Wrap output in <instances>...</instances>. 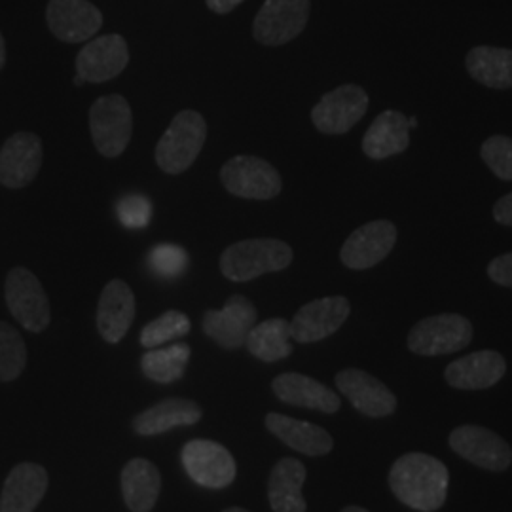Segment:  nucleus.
<instances>
[{"mask_svg": "<svg viewBox=\"0 0 512 512\" xmlns=\"http://www.w3.org/2000/svg\"><path fill=\"white\" fill-rule=\"evenodd\" d=\"M450 486L448 467L429 454L410 452L389 471V488L408 509L435 512L446 503Z\"/></svg>", "mask_w": 512, "mask_h": 512, "instance_id": "f257e3e1", "label": "nucleus"}, {"mask_svg": "<svg viewBox=\"0 0 512 512\" xmlns=\"http://www.w3.org/2000/svg\"><path fill=\"white\" fill-rule=\"evenodd\" d=\"M293 258V247L281 239H245L226 247L220 256V272L230 281L245 283L289 268Z\"/></svg>", "mask_w": 512, "mask_h": 512, "instance_id": "f03ea898", "label": "nucleus"}, {"mask_svg": "<svg viewBox=\"0 0 512 512\" xmlns=\"http://www.w3.org/2000/svg\"><path fill=\"white\" fill-rule=\"evenodd\" d=\"M207 124L198 110H181L156 145V164L167 175H181L200 156Z\"/></svg>", "mask_w": 512, "mask_h": 512, "instance_id": "7ed1b4c3", "label": "nucleus"}, {"mask_svg": "<svg viewBox=\"0 0 512 512\" xmlns=\"http://www.w3.org/2000/svg\"><path fill=\"white\" fill-rule=\"evenodd\" d=\"M473 340V325L459 313H440L427 319L410 330L408 349L421 357H435L456 353L467 348Z\"/></svg>", "mask_w": 512, "mask_h": 512, "instance_id": "20e7f679", "label": "nucleus"}, {"mask_svg": "<svg viewBox=\"0 0 512 512\" xmlns=\"http://www.w3.org/2000/svg\"><path fill=\"white\" fill-rule=\"evenodd\" d=\"M133 114L128 99L112 93L99 97L90 110L93 145L105 158H118L129 145Z\"/></svg>", "mask_w": 512, "mask_h": 512, "instance_id": "39448f33", "label": "nucleus"}, {"mask_svg": "<svg viewBox=\"0 0 512 512\" xmlns=\"http://www.w3.org/2000/svg\"><path fill=\"white\" fill-rule=\"evenodd\" d=\"M4 296L8 310L19 325L29 332H42L52 321L50 300L37 275L18 266L10 270L4 285Z\"/></svg>", "mask_w": 512, "mask_h": 512, "instance_id": "423d86ee", "label": "nucleus"}, {"mask_svg": "<svg viewBox=\"0 0 512 512\" xmlns=\"http://www.w3.org/2000/svg\"><path fill=\"white\" fill-rule=\"evenodd\" d=\"M224 188L245 200H272L281 194L283 181L274 165L256 156H234L220 169Z\"/></svg>", "mask_w": 512, "mask_h": 512, "instance_id": "0eeeda50", "label": "nucleus"}, {"mask_svg": "<svg viewBox=\"0 0 512 512\" xmlns=\"http://www.w3.org/2000/svg\"><path fill=\"white\" fill-rule=\"evenodd\" d=\"M184 471L198 486L222 490L238 475L236 459L215 440L196 439L184 444L181 452Z\"/></svg>", "mask_w": 512, "mask_h": 512, "instance_id": "6e6552de", "label": "nucleus"}, {"mask_svg": "<svg viewBox=\"0 0 512 512\" xmlns=\"http://www.w3.org/2000/svg\"><path fill=\"white\" fill-rule=\"evenodd\" d=\"M310 12L311 0H266L256 14L253 35L264 46H283L306 29Z\"/></svg>", "mask_w": 512, "mask_h": 512, "instance_id": "1a4fd4ad", "label": "nucleus"}, {"mask_svg": "<svg viewBox=\"0 0 512 512\" xmlns=\"http://www.w3.org/2000/svg\"><path fill=\"white\" fill-rule=\"evenodd\" d=\"M368 93L357 84H344L321 97L311 110L315 128L325 135H344L368 110Z\"/></svg>", "mask_w": 512, "mask_h": 512, "instance_id": "9d476101", "label": "nucleus"}, {"mask_svg": "<svg viewBox=\"0 0 512 512\" xmlns=\"http://www.w3.org/2000/svg\"><path fill=\"white\" fill-rule=\"evenodd\" d=\"M448 442L458 456L486 471L501 473L511 467L512 450L509 442L486 427L461 425L452 431Z\"/></svg>", "mask_w": 512, "mask_h": 512, "instance_id": "9b49d317", "label": "nucleus"}, {"mask_svg": "<svg viewBox=\"0 0 512 512\" xmlns=\"http://www.w3.org/2000/svg\"><path fill=\"white\" fill-rule=\"evenodd\" d=\"M351 304L346 296H325L296 311L291 338L298 344H313L329 338L348 321Z\"/></svg>", "mask_w": 512, "mask_h": 512, "instance_id": "f8f14e48", "label": "nucleus"}, {"mask_svg": "<svg viewBox=\"0 0 512 512\" xmlns=\"http://www.w3.org/2000/svg\"><path fill=\"white\" fill-rule=\"evenodd\" d=\"M397 243V226L389 220H372L357 228L342 245L340 260L349 270H368L380 264Z\"/></svg>", "mask_w": 512, "mask_h": 512, "instance_id": "ddd939ff", "label": "nucleus"}, {"mask_svg": "<svg viewBox=\"0 0 512 512\" xmlns=\"http://www.w3.org/2000/svg\"><path fill=\"white\" fill-rule=\"evenodd\" d=\"M255 325L256 308L241 294L230 296L222 310H207L203 315V332L224 349L243 348Z\"/></svg>", "mask_w": 512, "mask_h": 512, "instance_id": "4468645a", "label": "nucleus"}, {"mask_svg": "<svg viewBox=\"0 0 512 512\" xmlns=\"http://www.w3.org/2000/svg\"><path fill=\"white\" fill-rule=\"evenodd\" d=\"M42 165V141L35 133L18 131L0 148V184L18 190L33 183Z\"/></svg>", "mask_w": 512, "mask_h": 512, "instance_id": "2eb2a0df", "label": "nucleus"}, {"mask_svg": "<svg viewBox=\"0 0 512 512\" xmlns=\"http://www.w3.org/2000/svg\"><path fill=\"white\" fill-rule=\"evenodd\" d=\"M46 21L54 37L69 44H78L99 33L103 14L90 0H50Z\"/></svg>", "mask_w": 512, "mask_h": 512, "instance_id": "dca6fc26", "label": "nucleus"}, {"mask_svg": "<svg viewBox=\"0 0 512 512\" xmlns=\"http://www.w3.org/2000/svg\"><path fill=\"white\" fill-rule=\"evenodd\" d=\"M129 63V48L122 35H105L90 40L76 57V74L86 82H107L124 73Z\"/></svg>", "mask_w": 512, "mask_h": 512, "instance_id": "f3484780", "label": "nucleus"}, {"mask_svg": "<svg viewBox=\"0 0 512 512\" xmlns=\"http://www.w3.org/2000/svg\"><path fill=\"white\" fill-rule=\"evenodd\" d=\"M336 385L355 410L370 418H385L397 410V397L376 376L359 368H346L336 374Z\"/></svg>", "mask_w": 512, "mask_h": 512, "instance_id": "a211bd4d", "label": "nucleus"}, {"mask_svg": "<svg viewBox=\"0 0 512 512\" xmlns=\"http://www.w3.org/2000/svg\"><path fill=\"white\" fill-rule=\"evenodd\" d=\"M135 319V296L128 283L112 279L99 298L97 306V329L105 342L118 344Z\"/></svg>", "mask_w": 512, "mask_h": 512, "instance_id": "6ab92c4d", "label": "nucleus"}, {"mask_svg": "<svg viewBox=\"0 0 512 512\" xmlns=\"http://www.w3.org/2000/svg\"><path fill=\"white\" fill-rule=\"evenodd\" d=\"M507 372V361L497 351H475L458 361H452L444 370L446 382L463 391L488 389L497 384Z\"/></svg>", "mask_w": 512, "mask_h": 512, "instance_id": "aec40b11", "label": "nucleus"}, {"mask_svg": "<svg viewBox=\"0 0 512 512\" xmlns=\"http://www.w3.org/2000/svg\"><path fill=\"white\" fill-rule=\"evenodd\" d=\"M46 490V469L37 463H19L4 482L0 512H35Z\"/></svg>", "mask_w": 512, "mask_h": 512, "instance_id": "412c9836", "label": "nucleus"}, {"mask_svg": "<svg viewBox=\"0 0 512 512\" xmlns=\"http://www.w3.org/2000/svg\"><path fill=\"white\" fill-rule=\"evenodd\" d=\"M272 389L281 403L298 406V408L319 410L323 414H336L342 406L340 397L334 391H330L327 385L296 372L277 376Z\"/></svg>", "mask_w": 512, "mask_h": 512, "instance_id": "4be33fe9", "label": "nucleus"}, {"mask_svg": "<svg viewBox=\"0 0 512 512\" xmlns=\"http://www.w3.org/2000/svg\"><path fill=\"white\" fill-rule=\"evenodd\" d=\"M266 429L296 452L311 458L327 456L334 446L329 431L323 427L313 425L310 421L294 420L277 412L266 416Z\"/></svg>", "mask_w": 512, "mask_h": 512, "instance_id": "5701e85b", "label": "nucleus"}, {"mask_svg": "<svg viewBox=\"0 0 512 512\" xmlns=\"http://www.w3.org/2000/svg\"><path fill=\"white\" fill-rule=\"evenodd\" d=\"M408 116L397 110H384L366 129L363 152L370 160H385L410 147Z\"/></svg>", "mask_w": 512, "mask_h": 512, "instance_id": "b1692460", "label": "nucleus"}, {"mask_svg": "<svg viewBox=\"0 0 512 512\" xmlns=\"http://www.w3.org/2000/svg\"><path fill=\"white\" fill-rule=\"evenodd\" d=\"M203 412L200 404L188 399H165L162 403L154 404L145 412L137 414L131 427L137 435L154 437L162 435L173 427H186L202 420Z\"/></svg>", "mask_w": 512, "mask_h": 512, "instance_id": "393cba45", "label": "nucleus"}, {"mask_svg": "<svg viewBox=\"0 0 512 512\" xmlns=\"http://www.w3.org/2000/svg\"><path fill=\"white\" fill-rule=\"evenodd\" d=\"M306 467L302 461L283 458L275 463L268 478V499L274 512H306L308 503L302 495Z\"/></svg>", "mask_w": 512, "mask_h": 512, "instance_id": "a878e982", "label": "nucleus"}, {"mask_svg": "<svg viewBox=\"0 0 512 512\" xmlns=\"http://www.w3.org/2000/svg\"><path fill=\"white\" fill-rule=\"evenodd\" d=\"M162 492V475L148 459L135 458L122 471V494L131 512H150Z\"/></svg>", "mask_w": 512, "mask_h": 512, "instance_id": "bb28decb", "label": "nucleus"}, {"mask_svg": "<svg viewBox=\"0 0 512 512\" xmlns=\"http://www.w3.org/2000/svg\"><path fill=\"white\" fill-rule=\"evenodd\" d=\"M465 65L469 74L482 86L494 90L512 88V50L475 46L465 57Z\"/></svg>", "mask_w": 512, "mask_h": 512, "instance_id": "cd10ccee", "label": "nucleus"}, {"mask_svg": "<svg viewBox=\"0 0 512 512\" xmlns=\"http://www.w3.org/2000/svg\"><path fill=\"white\" fill-rule=\"evenodd\" d=\"M293 338H291V325L289 321L274 317L260 325H255L247 336L245 348L264 363H277L287 359L293 353Z\"/></svg>", "mask_w": 512, "mask_h": 512, "instance_id": "c85d7f7f", "label": "nucleus"}, {"mask_svg": "<svg viewBox=\"0 0 512 512\" xmlns=\"http://www.w3.org/2000/svg\"><path fill=\"white\" fill-rule=\"evenodd\" d=\"M190 346L173 344L169 348L148 349L141 359L145 376L156 384H173L181 380L190 361Z\"/></svg>", "mask_w": 512, "mask_h": 512, "instance_id": "c756f323", "label": "nucleus"}, {"mask_svg": "<svg viewBox=\"0 0 512 512\" xmlns=\"http://www.w3.org/2000/svg\"><path fill=\"white\" fill-rule=\"evenodd\" d=\"M190 319L179 310L165 311L158 319L150 321L141 330V346L147 349L162 348L167 342L183 338L190 332Z\"/></svg>", "mask_w": 512, "mask_h": 512, "instance_id": "7c9ffc66", "label": "nucleus"}, {"mask_svg": "<svg viewBox=\"0 0 512 512\" xmlns=\"http://www.w3.org/2000/svg\"><path fill=\"white\" fill-rule=\"evenodd\" d=\"M27 365V349L18 330L0 321V382H12Z\"/></svg>", "mask_w": 512, "mask_h": 512, "instance_id": "2f4dec72", "label": "nucleus"}, {"mask_svg": "<svg viewBox=\"0 0 512 512\" xmlns=\"http://www.w3.org/2000/svg\"><path fill=\"white\" fill-rule=\"evenodd\" d=\"M188 266V255L183 247L173 243H162L148 255V268L162 279H175L184 274Z\"/></svg>", "mask_w": 512, "mask_h": 512, "instance_id": "473e14b6", "label": "nucleus"}, {"mask_svg": "<svg viewBox=\"0 0 512 512\" xmlns=\"http://www.w3.org/2000/svg\"><path fill=\"white\" fill-rule=\"evenodd\" d=\"M480 156L501 181H512V139L507 135H494L480 148Z\"/></svg>", "mask_w": 512, "mask_h": 512, "instance_id": "72a5a7b5", "label": "nucleus"}, {"mask_svg": "<svg viewBox=\"0 0 512 512\" xmlns=\"http://www.w3.org/2000/svg\"><path fill=\"white\" fill-rule=\"evenodd\" d=\"M118 219L126 228H145L152 217V205L141 194H129L122 198L116 207Z\"/></svg>", "mask_w": 512, "mask_h": 512, "instance_id": "f704fd0d", "label": "nucleus"}, {"mask_svg": "<svg viewBox=\"0 0 512 512\" xmlns=\"http://www.w3.org/2000/svg\"><path fill=\"white\" fill-rule=\"evenodd\" d=\"M488 275L497 285L512 289V253L494 258L488 266Z\"/></svg>", "mask_w": 512, "mask_h": 512, "instance_id": "c9c22d12", "label": "nucleus"}, {"mask_svg": "<svg viewBox=\"0 0 512 512\" xmlns=\"http://www.w3.org/2000/svg\"><path fill=\"white\" fill-rule=\"evenodd\" d=\"M494 219L503 226H512V192L497 200L494 205Z\"/></svg>", "mask_w": 512, "mask_h": 512, "instance_id": "e433bc0d", "label": "nucleus"}, {"mask_svg": "<svg viewBox=\"0 0 512 512\" xmlns=\"http://www.w3.org/2000/svg\"><path fill=\"white\" fill-rule=\"evenodd\" d=\"M207 2V6H209V10H213L215 14H228V12H232L236 6H239L243 0H205Z\"/></svg>", "mask_w": 512, "mask_h": 512, "instance_id": "4c0bfd02", "label": "nucleus"}, {"mask_svg": "<svg viewBox=\"0 0 512 512\" xmlns=\"http://www.w3.org/2000/svg\"><path fill=\"white\" fill-rule=\"evenodd\" d=\"M6 65V44H4V37L0 33V69Z\"/></svg>", "mask_w": 512, "mask_h": 512, "instance_id": "58836bf2", "label": "nucleus"}, {"mask_svg": "<svg viewBox=\"0 0 512 512\" xmlns=\"http://www.w3.org/2000/svg\"><path fill=\"white\" fill-rule=\"evenodd\" d=\"M342 512H368L366 511V509H363V507H355V505H353V507H346V509H344V511Z\"/></svg>", "mask_w": 512, "mask_h": 512, "instance_id": "ea45409f", "label": "nucleus"}, {"mask_svg": "<svg viewBox=\"0 0 512 512\" xmlns=\"http://www.w3.org/2000/svg\"><path fill=\"white\" fill-rule=\"evenodd\" d=\"M416 126H418V118H414V116L408 118V128L414 129Z\"/></svg>", "mask_w": 512, "mask_h": 512, "instance_id": "a19ab883", "label": "nucleus"}, {"mask_svg": "<svg viewBox=\"0 0 512 512\" xmlns=\"http://www.w3.org/2000/svg\"><path fill=\"white\" fill-rule=\"evenodd\" d=\"M84 82H86V80H84L82 76H78V74H76V78H74V84H76V86H82Z\"/></svg>", "mask_w": 512, "mask_h": 512, "instance_id": "79ce46f5", "label": "nucleus"}, {"mask_svg": "<svg viewBox=\"0 0 512 512\" xmlns=\"http://www.w3.org/2000/svg\"><path fill=\"white\" fill-rule=\"evenodd\" d=\"M224 512H249L245 511V509H239V507H232V509H226Z\"/></svg>", "mask_w": 512, "mask_h": 512, "instance_id": "37998d69", "label": "nucleus"}]
</instances>
